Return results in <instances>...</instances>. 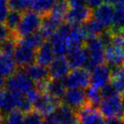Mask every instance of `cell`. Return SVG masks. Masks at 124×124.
I'll return each mask as SVG.
<instances>
[{
  "label": "cell",
  "mask_w": 124,
  "mask_h": 124,
  "mask_svg": "<svg viewBox=\"0 0 124 124\" xmlns=\"http://www.w3.org/2000/svg\"><path fill=\"white\" fill-rule=\"evenodd\" d=\"M42 20L43 16L32 10L24 12L20 23L13 32V35L16 38V39H20L35 34L40 30Z\"/></svg>",
  "instance_id": "obj_1"
},
{
  "label": "cell",
  "mask_w": 124,
  "mask_h": 124,
  "mask_svg": "<svg viewBox=\"0 0 124 124\" xmlns=\"http://www.w3.org/2000/svg\"><path fill=\"white\" fill-rule=\"evenodd\" d=\"M85 47L89 55L87 70H92L94 67L104 63L106 46L100 37L89 38L85 43Z\"/></svg>",
  "instance_id": "obj_2"
},
{
  "label": "cell",
  "mask_w": 124,
  "mask_h": 124,
  "mask_svg": "<svg viewBox=\"0 0 124 124\" xmlns=\"http://www.w3.org/2000/svg\"><path fill=\"white\" fill-rule=\"evenodd\" d=\"M6 88L8 91L10 92L20 95H27L35 87L34 82L27 76L26 71L17 70L16 73H14L7 79Z\"/></svg>",
  "instance_id": "obj_3"
},
{
  "label": "cell",
  "mask_w": 124,
  "mask_h": 124,
  "mask_svg": "<svg viewBox=\"0 0 124 124\" xmlns=\"http://www.w3.org/2000/svg\"><path fill=\"white\" fill-rule=\"evenodd\" d=\"M98 108L104 118L107 119L124 116L122 96L116 92L110 96L102 98L100 104L98 105Z\"/></svg>",
  "instance_id": "obj_4"
},
{
  "label": "cell",
  "mask_w": 124,
  "mask_h": 124,
  "mask_svg": "<svg viewBox=\"0 0 124 124\" xmlns=\"http://www.w3.org/2000/svg\"><path fill=\"white\" fill-rule=\"evenodd\" d=\"M70 29V25L67 23L62 24L58 30L49 39V42L53 46L57 57H66L71 49L69 42Z\"/></svg>",
  "instance_id": "obj_5"
},
{
  "label": "cell",
  "mask_w": 124,
  "mask_h": 124,
  "mask_svg": "<svg viewBox=\"0 0 124 124\" xmlns=\"http://www.w3.org/2000/svg\"><path fill=\"white\" fill-rule=\"evenodd\" d=\"M59 104L58 100L54 99L46 92H39L33 102V109L44 118H50Z\"/></svg>",
  "instance_id": "obj_6"
},
{
  "label": "cell",
  "mask_w": 124,
  "mask_h": 124,
  "mask_svg": "<svg viewBox=\"0 0 124 124\" xmlns=\"http://www.w3.org/2000/svg\"><path fill=\"white\" fill-rule=\"evenodd\" d=\"M64 82L68 89H87L90 86V72L87 69L72 70Z\"/></svg>",
  "instance_id": "obj_7"
},
{
  "label": "cell",
  "mask_w": 124,
  "mask_h": 124,
  "mask_svg": "<svg viewBox=\"0 0 124 124\" xmlns=\"http://www.w3.org/2000/svg\"><path fill=\"white\" fill-rule=\"evenodd\" d=\"M90 85L102 89L110 83L112 70L106 64H101L90 70Z\"/></svg>",
  "instance_id": "obj_8"
},
{
  "label": "cell",
  "mask_w": 124,
  "mask_h": 124,
  "mask_svg": "<svg viewBox=\"0 0 124 124\" xmlns=\"http://www.w3.org/2000/svg\"><path fill=\"white\" fill-rule=\"evenodd\" d=\"M37 50L29 46L17 42V46L14 52V58L18 68L26 69L36 61Z\"/></svg>",
  "instance_id": "obj_9"
},
{
  "label": "cell",
  "mask_w": 124,
  "mask_h": 124,
  "mask_svg": "<svg viewBox=\"0 0 124 124\" xmlns=\"http://www.w3.org/2000/svg\"><path fill=\"white\" fill-rule=\"evenodd\" d=\"M49 119L57 124H79L78 111L65 104H59Z\"/></svg>",
  "instance_id": "obj_10"
},
{
  "label": "cell",
  "mask_w": 124,
  "mask_h": 124,
  "mask_svg": "<svg viewBox=\"0 0 124 124\" xmlns=\"http://www.w3.org/2000/svg\"><path fill=\"white\" fill-rule=\"evenodd\" d=\"M63 104L69 106L75 110H78L88 104L86 91L79 89H68L62 98Z\"/></svg>",
  "instance_id": "obj_11"
},
{
  "label": "cell",
  "mask_w": 124,
  "mask_h": 124,
  "mask_svg": "<svg viewBox=\"0 0 124 124\" xmlns=\"http://www.w3.org/2000/svg\"><path fill=\"white\" fill-rule=\"evenodd\" d=\"M92 17V11L87 6L71 8L66 16L67 24L70 26H83Z\"/></svg>",
  "instance_id": "obj_12"
},
{
  "label": "cell",
  "mask_w": 124,
  "mask_h": 124,
  "mask_svg": "<svg viewBox=\"0 0 124 124\" xmlns=\"http://www.w3.org/2000/svg\"><path fill=\"white\" fill-rule=\"evenodd\" d=\"M79 124H105L104 116L95 106L90 104L85 105L83 108L78 110Z\"/></svg>",
  "instance_id": "obj_13"
},
{
  "label": "cell",
  "mask_w": 124,
  "mask_h": 124,
  "mask_svg": "<svg viewBox=\"0 0 124 124\" xmlns=\"http://www.w3.org/2000/svg\"><path fill=\"white\" fill-rule=\"evenodd\" d=\"M70 66L66 57H56L48 66L49 77L51 79L64 80L70 72Z\"/></svg>",
  "instance_id": "obj_14"
},
{
  "label": "cell",
  "mask_w": 124,
  "mask_h": 124,
  "mask_svg": "<svg viewBox=\"0 0 124 124\" xmlns=\"http://www.w3.org/2000/svg\"><path fill=\"white\" fill-rule=\"evenodd\" d=\"M70 68L76 69H87L89 62V55L85 46H78L72 48L66 56Z\"/></svg>",
  "instance_id": "obj_15"
},
{
  "label": "cell",
  "mask_w": 124,
  "mask_h": 124,
  "mask_svg": "<svg viewBox=\"0 0 124 124\" xmlns=\"http://www.w3.org/2000/svg\"><path fill=\"white\" fill-rule=\"evenodd\" d=\"M105 61L109 67L124 66V47L120 45L111 43L106 46Z\"/></svg>",
  "instance_id": "obj_16"
},
{
  "label": "cell",
  "mask_w": 124,
  "mask_h": 124,
  "mask_svg": "<svg viewBox=\"0 0 124 124\" xmlns=\"http://www.w3.org/2000/svg\"><path fill=\"white\" fill-rule=\"evenodd\" d=\"M40 92H46L49 96L53 97L56 100H61L67 90L64 80L59 79H49L46 83L41 84L37 87Z\"/></svg>",
  "instance_id": "obj_17"
},
{
  "label": "cell",
  "mask_w": 124,
  "mask_h": 124,
  "mask_svg": "<svg viewBox=\"0 0 124 124\" xmlns=\"http://www.w3.org/2000/svg\"><path fill=\"white\" fill-rule=\"evenodd\" d=\"M114 7L108 4H102L92 12V17L103 26L106 29H110L113 24Z\"/></svg>",
  "instance_id": "obj_18"
},
{
  "label": "cell",
  "mask_w": 124,
  "mask_h": 124,
  "mask_svg": "<svg viewBox=\"0 0 124 124\" xmlns=\"http://www.w3.org/2000/svg\"><path fill=\"white\" fill-rule=\"evenodd\" d=\"M25 71L36 85L45 83L50 79L48 68L39 63H33L32 65L26 68Z\"/></svg>",
  "instance_id": "obj_19"
},
{
  "label": "cell",
  "mask_w": 124,
  "mask_h": 124,
  "mask_svg": "<svg viewBox=\"0 0 124 124\" xmlns=\"http://www.w3.org/2000/svg\"><path fill=\"white\" fill-rule=\"evenodd\" d=\"M56 56L57 55L55 53L51 43L44 42L37 50L36 61L40 65L47 67L53 62V60L56 58Z\"/></svg>",
  "instance_id": "obj_20"
},
{
  "label": "cell",
  "mask_w": 124,
  "mask_h": 124,
  "mask_svg": "<svg viewBox=\"0 0 124 124\" xmlns=\"http://www.w3.org/2000/svg\"><path fill=\"white\" fill-rule=\"evenodd\" d=\"M88 39L89 37L87 35L83 26H70V29L69 32V42L71 49L82 46Z\"/></svg>",
  "instance_id": "obj_21"
},
{
  "label": "cell",
  "mask_w": 124,
  "mask_h": 124,
  "mask_svg": "<svg viewBox=\"0 0 124 124\" xmlns=\"http://www.w3.org/2000/svg\"><path fill=\"white\" fill-rule=\"evenodd\" d=\"M17 65L13 55L0 53V75L9 78L17 71Z\"/></svg>",
  "instance_id": "obj_22"
},
{
  "label": "cell",
  "mask_w": 124,
  "mask_h": 124,
  "mask_svg": "<svg viewBox=\"0 0 124 124\" xmlns=\"http://www.w3.org/2000/svg\"><path fill=\"white\" fill-rule=\"evenodd\" d=\"M109 30L112 34H121L124 31V2H120L114 6L113 24Z\"/></svg>",
  "instance_id": "obj_23"
},
{
  "label": "cell",
  "mask_w": 124,
  "mask_h": 124,
  "mask_svg": "<svg viewBox=\"0 0 124 124\" xmlns=\"http://www.w3.org/2000/svg\"><path fill=\"white\" fill-rule=\"evenodd\" d=\"M70 5L67 0H56L53 8L51 9L48 16H50L53 19L63 24L66 19V16L70 10Z\"/></svg>",
  "instance_id": "obj_24"
},
{
  "label": "cell",
  "mask_w": 124,
  "mask_h": 124,
  "mask_svg": "<svg viewBox=\"0 0 124 124\" xmlns=\"http://www.w3.org/2000/svg\"><path fill=\"white\" fill-rule=\"evenodd\" d=\"M61 25V23H59L57 20L53 19L50 16H44L42 24H41V27H40L39 31L44 36L45 39H50L51 37L58 30V28L60 27Z\"/></svg>",
  "instance_id": "obj_25"
},
{
  "label": "cell",
  "mask_w": 124,
  "mask_h": 124,
  "mask_svg": "<svg viewBox=\"0 0 124 124\" xmlns=\"http://www.w3.org/2000/svg\"><path fill=\"white\" fill-rule=\"evenodd\" d=\"M109 84L116 92L124 94V66L113 68Z\"/></svg>",
  "instance_id": "obj_26"
},
{
  "label": "cell",
  "mask_w": 124,
  "mask_h": 124,
  "mask_svg": "<svg viewBox=\"0 0 124 124\" xmlns=\"http://www.w3.org/2000/svg\"><path fill=\"white\" fill-rule=\"evenodd\" d=\"M56 0H32L30 10L41 16H46L50 13Z\"/></svg>",
  "instance_id": "obj_27"
},
{
  "label": "cell",
  "mask_w": 124,
  "mask_h": 124,
  "mask_svg": "<svg viewBox=\"0 0 124 124\" xmlns=\"http://www.w3.org/2000/svg\"><path fill=\"white\" fill-rule=\"evenodd\" d=\"M84 29L89 38L101 37L105 31L107 30L100 22H98L95 18L91 17L86 24L83 25Z\"/></svg>",
  "instance_id": "obj_28"
},
{
  "label": "cell",
  "mask_w": 124,
  "mask_h": 124,
  "mask_svg": "<svg viewBox=\"0 0 124 124\" xmlns=\"http://www.w3.org/2000/svg\"><path fill=\"white\" fill-rule=\"evenodd\" d=\"M44 40H45L44 36L40 33V31H39V32H37L35 34L27 36L26 38L17 39V42H19L21 44H23V45L29 46L31 48H34L36 50H38L39 48V46L45 42Z\"/></svg>",
  "instance_id": "obj_29"
},
{
  "label": "cell",
  "mask_w": 124,
  "mask_h": 124,
  "mask_svg": "<svg viewBox=\"0 0 124 124\" xmlns=\"http://www.w3.org/2000/svg\"><path fill=\"white\" fill-rule=\"evenodd\" d=\"M85 91L89 104L95 106V107L100 104V102L102 100V94H101V89L90 85Z\"/></svg>",
  "instance_id": "obj_30"
},
{
  "label": "cell",
  "mask_w": 124,
  "mask_h": 124,
  "mask_svg": "<svg viewBox=\"0 0 124 124\" xmlns=\"http://www.w3.org/2000/svg\"><path fill=\"white\" fill-rule=\"evenodd\" d=\"M22 15H23V13L15 11V10H10L8 13L7 19L5 21V25L8 27V28L12 33L16 30L18 24L20 23V20L22 18Z\"/></svg>",
  "instance_id": "obj_31"
},
{
  "label": "cell",
  "mask_w": 124,
  "mask_h": 124,
  "mask_svg": "<svg viewBox=\"0 0 124 124\" xmlns=\"http://www.w3.org/2000/svg\"><path fill=\"white\" fill-rule=\"evenodd\" d=\"M32 0H8V5L11 10L26 12L31 8Z\"/></svg>",
  "instance_id": "obj_32"
},
{
  "label": "cell",
  "mask_w": 124,
  "mask_h": 124,
  "mask_svg": "<svg viewBox=\"0 0 124 124\" xmlns=\"http://www.w3.org/2000/svg\"><path fill=\"white\" fill-rule=\"evenodd\" d=\"M16 46H17V39L12 34V36L9 39H8L5 42H3L0 45V53L14 55Z\"/></svg>",
  "instance_id": "obj_33"
},
{
  "label": "cell",
  "mask_w": 124,
  "mask_h": 124,
  "mask_svg": "<svg viewBox=\"0 0 124 124\" xmlns=\"http://www.w3.org/2000/svg\"><path fill=\"white\" fill-rule=\"evenodd\" d=\"M6 120L7 124H25V115L22 111L15 109L7 114Z\"/></svg>",
  "instance_id": "obj_34"
},
{
  "label": "cell",
  "mask_w": 124,
  "mask_h": 124,
  "mask_svg": "<svg viewBox=\"0 0 124 124\" xmlns=\"http://www.w3.org/2000/svg\"><path fill=\"white\" fill-rule=\"evenodd\" d=\"M43 118L39 112L32 109L29 112L25 113V124H41Z\"/></svg>",
  "instance_id": "obj_35"
},
{
  "label": "cell",
  "mask_w": 124,
  "mask_h": 124,
  "mask_svg": "<svg viewBox=\"0 0 124 124\" xmlns=\"http://www.w3.org/2000/svg\"><path fill=\"white\" fill-rule=\"evenodd\" d=\"M11 31L8 28V27L3 23H0V45L5 42L8 39H9L12 36Z\"/></svg>",
  "instance_id": "obj_36"
},
{
  "label": "cell",
  "mask_w": 124,
  "mask_h": 124,
  "mask_svg": "<svg viewBox=\"0 0 124 124\" xmlns=\"http://www.w3.org/2000/svg\"><path fill=\"white\" fill-rule=\"evenodd\" d=\"M9 7L8 2H0V23H3L7 19L8 13H9Z\"/></svg>",
  "instance_id": "obj_37"
},
{
  "label": "cell",
  "mask_w": 124,
  "mask_h": 124,
  "mask_svg": "<svg viewBox=\"0 0 124 124\" xmlns=\"http://www.w3.org/2000/svg\"><path fill=\"white\" fill-rule=\"evenodd\" d=\"M104 4V0H86V6L90 9H95Z\"/></svg>",
  "instance_id": "obj_38"
},
{
  "label": "cell",
  "mask_w": 124,
  "mask_h": 124,
  "mask_svg": "<svg viewBox=\"0 0 124 124\" xmlns=\"http://www.w3.org/2000/svg\"><path fill=\"white\" fill-rule=\"evenodd\" d=\"M105 124H124V116L107 119Z\"/></svg>",
  "instance_id": "obj_39"
},
{
  "label": "cell",
  "mask_w": 124,
  "mask_h": 124,
  "mask_svg": "<svg viewBox=\"0 0 124 124\" xmlns=\"http://www.w3.org/2000/svg\"><path fill=\"white\" fill-rule=\"evenodd\" d=\"M70 8H78L86 6V0H67Z\"/></svg>",
  "instance_id": "obj_40"
},
{
  "label": "cell",
  "mask_w": 124,
  "mask_h": 124,
  "mask_svg": "<svg viewBox=\"0 0 124 124\" xmlns=\"http://www.w3.org/2000/svg\"><path fill=\"white\" fill-rule=\"evenodd\" d=\"M6 92L2 89H0V111H2L3 107H4L5 103V99H6Z\"/></svg>",
  "instance_id": "obj_41"
},
{
  "label": "cell",
  "mask_w": 124,
  "mask_h": 124,
  "mask_svg": "<svg viewBox=\"0 0 124 124\" xmlns=\"http://www.w3.org/2000/svg\"><path fill=\"white\" fill-rule=\"evenodd\" d=\"M120 2H122V0H104L105 4H108L111 5V6H116L117 4H119Z\"/></svg>",
  "instance_id": "obj_42"
},
{
  "label": "cell",
  "mask_w": 124,
  "mask_h": 124,
  "mask_svg": "<svg viewBox=\"0 0 124 124\" xmlns=\"http://www.w3.org/2000/svg\"><path fill=\"white\" fill-rule=\"evenodd\" d=\"M6 83H7V80L5 79V77L0 75V89H2L4 87H6Z\"/></svg>",
  "instance_id": "obj_43"
},
{
  "label": "cell",
  "mask_w": 124,
  "mask_h": 124,
  "mask_svg": "<svg viewBox=\"0 0 124 124\" xmlns=\"http://www.w3.org/2000/svg\"><path fill=\"white\" fill-rule=\"evenodd\" d=\"M41 124H57L56 122H54L51 119H48V120H43V122Z\"/></svg>",
  "instance_id": "obj_44"
},
{
  "label": "cell",
  "mask_w": 124,
  "mask_h": 124,
  "mask_svg": "<svg viewBox=\"0 0 124 124\" xmlns=\"http://www.w3.org/2000/svg\"><path fill=\"white\" fill-rule=\"evenodd\" d=\"M3 121H4V115L2 111H0V124H3Z\"/></svg>",
  "instance_id": "obj_45"
},
{
  "label": "cell",
  "mask_w": 124,
  "mask_h": 124,
  "mask_svg": "<svg viewBox=\"0 0 124 124\" xmlns=\"http://www.w3.org/2000/svg\"><path fill=\"white\" fill-rule=\"evenodd\" d=\"M121 46L124 47V31H123V33L121 34Z\"/></svg>",
  "instance_id": "obj_46"
},
{
  "label": "cell",
  "mask_w": 124,
  "mask_h": 124,
  "mask_svg": "<svg viewBox=\"0 0 124 124\" xmlns=\"http://www.w3.org/2000/svg\"><path fill=\"white\" fill-rule=\"evenodd\" d=\"M122 104H123V112H124V94L122 96Z\"/></svg>",
  "instance_id": "obj_47"
},
{
  "label": "cell",
  "mask_w": 124,
  "mask_h": 124,
  "mask_svg": "<svg viewBox=\"0 0 124 124\" xmlns=\"http://www.w3.org/2000/svg\"><path fill=\"white\" fill-rule=\"evenodd\" d=\"M122 2H124V0H122Z\"/></svg>",
  "instance_id": "obj_48"
}]
</instances>
